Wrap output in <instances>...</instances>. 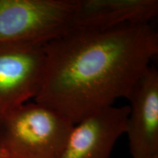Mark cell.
Segmentation results:
<instances>
[{"mask_svg": "<svg viewBox=\"0 0 158 158\" xmlns=\"http://www.w3.org/2000/svg\"><path fill=\"white\" fill-rule=\"evenodd\" d=\"M157 13V0H78L70 29L105 30L126 23L147 24Z\"/></svg>", "mask_w": 158, "mask_h": 158, "instance_id": "cell-7", "label": "cell"}, {"mask_svg": "<svg viewBox=\"0 0 158 158\" xmlns=\"http://www.w3.org/2000/svg\"><path fill=\"white\" fill-rule=\"evenodd\" d=\"M127 99L132 158H158V73L154 67L146 70Z\"/></svg>", "mask_w": 158, "mask_h": 158, "instance_id": "cell-6", "label": "cell"}, {"mask_svg": "<svg viewBox=\"0 0 158 158\" xmlns=\"http://www.w3.org/2000/svg\"><path fill=\"white\" fill-rule=\"evenodd\" d=\"M0 158H5V155H4V153L1 149H0Z\"/></svg>", "mask_w": 158, "mask_h": 158, "instance_id": "cell-8", "label": "cell"}, {"mask_svg": "<svg viewBox=\"0 0 158 158\" xmlns=\"http://www.w3.org/2000/svg\"><path fill=\"white\" fill-rule=\"evenodd\" d=\"M74 124L44 105L25 103L0 116L5 158H59Z\"/></svg>", "mask_w": 158, "mask_h": 158, "instance_id": "cell-2", "label": "cell"}, {"mask_svg": "<svg viewBox=\"0 0 158 158\" xmlns=\"http://www.w3.org/2000/svg\"><path fill=\"white\" fill-rule=\"evenodd\" d=\"M78 0H0V43L42 44L71 28Z\"/></svg>", "mask_w": 158, "mask_h": 158, "instance_id": "cell-3", "label": "cell"}, {"mask_svg": "<svg viewBox=\"0 0 158 158\" xmlns=\"http://www.w3.org/2000/svg\"><path fill=\"white\" fill-rule=\"evenodd\" d=\"M46 63L35 102L74 124L127 98L158 53L149 23H126L105 30L70 29L44 44Z\"/></svg>", "mask_w": 158, "mask_h": 158, "instance_id": "cell-1", "label": "cell"}, {"mask_svg": "<svg viewBox=\"0 0 158 158\" xmlns=\"http://www.w3.org/2000/svg\"><path fill=\"white\" fill-rule=\"evenodd\" d=\"M129 106L100 109L74 124L59 158H110L120 136L126 133Z\"/></svg>", "mask_w": 158, "mask_h": 158, "instance_id": "cell-5", "label": "cell"}, {"mask_svg": "<svg viewBox=\"0 0 158 158\" xmlns=\"http://www.w3.org/2000/svg\"><path fill=\"white\" fill-rule=\"evenodd\" d=\"M45 63L44 45L0 43V116L36 97Z\"/></svg>", "mask_w": 158, "mask_h": 158, "instance_id": "cell-4", "label": "cell"}]
</instances>
